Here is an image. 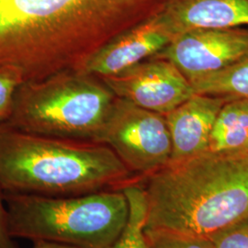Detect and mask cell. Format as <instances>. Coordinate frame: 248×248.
Listing matches in <instances>:
<instances>
[{
  "label": "cell",
  "mask_w": 248,
  "mask_h": 248,
  "mask_svg": "<svg viewBox=\"0 0 248 248\" xmlns=\"http://www.w3.org/2000/svg\"><path fill=\"white\" fill-rule=\"evenodd\" d=\"M129 214L124 230L108 248H148L145 234L147 202L143 186L136 181L124 186Z\"/></svg>",
  "instance_id": "5bb4252c"
},
{
  "label": "cell",
  "mask_w": 248,
  "mask_h": 248,
  "mask_svg": "<svg viewBox=\"0 0 248 248\" xmlns=\"http://www.w3.org/2000/svg\"><path fill=\"white\" fill-rule=\"evenodd\" d=\"M94 78L81 71L63 72L24 81L9 121L2 125L37 135L100 142L116 97Z\"/></svg>",
  "instance_id": "5b68a950"
},
{
  "label": "cell",
  "mask_w": 248,
  "mask_h": 248,
  "mask_svg": "<svg viewBox=\"0 0 248 248\" xmlns=\"http://www.w3.org/2000/svg\"><path fill=\"white\" fill-rule=\"evenodd\" d=\"M248 145V98L224 103L213 124L209 151L247 153Z\"/></svg>",
  "instance_id": "7c38bea8"
},
{
  "label": "cell",
  "mask_w": 248,
  "mask_h": 248,
  "mask_svg": "<svg viewBox=\"0 0 248 248\" xmlns=\"http://www.w3.org/2000/svg\"><path fill=\"white\" fill-rule=\"evenodd\" d=\"M189 83L194 94L248 98V55Z\"/></svg>",
  "instance_id": "4fadbf2b"
},
{
  "label": "cell",
  "mask_w": 248,
  "mask_h": 248,
  "mask_svg": "<svg viewBox=\"0 0 248 248\" xmlns=\"http://www.w3.org/2000/svg\"><path fill=\"white\" fill-rule=\"evenodd\" d=\"M142 3H145L147 5H151V6H157L159 5L161 0H140Z\"/></svg>",
  "instance_id": "ffe728a7"
},
{
  "label": "cell",
  "mask_w": 248,
  "mask_h": 248,
  "mask_svg": "<svg viewBox=\"0 0 248 248\" xmlns=\"http://www.w3.org/2000/svg\"><path fill=\"white\" fill-rule=\"evenodd\" d=\"M246 152H247V153H248V147H247V151H246Z\"/></svg>",
  "instance_id": "44dd1931"
},
{
  "label": "cell",
  "mask_w": 248,
  "mask_h": 248,
  "mask_svg": "<svg viewBox=\"0 0 248 248\" xmlns=\"http://www.w3.org/2000/svg\"><path fill=\"white\" fill-rule=\"evenodd\" d=\"M213 248H248V217L209 237Z\"/></svg>",
  "instance_id": "e0dca14e"
},
{
  "label": "cell",
  "mask_w": 248,
  "mask_h": 248,
  "mask_svg": "<svg viewBox=\"0 0 248 248\" xmlns=\"http://www.w3.org/2000/svg\"><path fill=\"white\" fill-rule=\"evenodd\" d=\"M154 13L173 37L200 29L248 26V0H162Z\"/></svg>",
  "instance_id": "8fae6325"
},
{
  "label": "cell",
  "mask_w": 248,
  "mask_h": 248,
  "mask_svg": "<svg viewBox=\"0 0 248 248\" xmlns=\"http://www.w3.org/2000/svg\"><path fill=\"white\" fill-rule=\"evenodd\" d=\"M101 79L117 98L163 115L194 94L190 83L177 67L156 56Z\"/></svg>",
  "instance_id": "ba28073f"
},
{
  "label": "cell",
  "mask_w": 248,
  "mask_h": 248,
  "mask_svg": "<svg viewBox=\"0 0 248 248\" xmlns=\"http://www.w3.org/2000/svg\"><path fill=\"white\" fill-rule=\"evenodd\" d=\"M11 239L8 229L4 192L0 186V248H14Z\"/></svg>",
  "instance_id": "ac0fdd59"
},
{
  "label": "cell",
  "mask_w": 248,
  "mask_h": 248,
  "mask_svg": "<svg viewBox=\"0 0 248 248\" xmlns=\"http://www.w3.org/2000/svg\"><path fill=\"white\" fill-rule=\"evenodd\" d=\"M133 174L105 143L53 138L0 125L3 192L82 195L122 189Z\"/></svg>",
  "instance_id": "3957f363"
},
{
  "label": "cell",
  "mask_w": 248,
  "mask_h": 248,
  "mask_svg": "<svg viewBox=\"0 0 248 248\" xmlns=\"http://www.w3.org/2000/svg\"><path fill=\"white\" fill-rule=\"evenodd\" d=\"M145 229L194 236L248 217V153L206 151L147 177Z\"/></svg>",
  "instance_id": "6da1fadb"
},
{
  "label": "cell",
  "mask_w": 248,
  "mask_h": 248,
  "mask_svg": "<svg viewBox=\"0 0 248 248\" xmlns=\"http://www.w3.org/2000/svg\"><path fill=\"white\" fill-rule=\"evenodd\" d=\"M154 10L140 0H0V66L36 79L45 51L72 40H109Z\"/></svg>",
  "instance_id": "7a4b0ae2"
},
{
  "label": "cell",
  "mask_w": 248,
  "mask_h": 248,
  "mask_svg": "<svg viewBox=\"0 0 248 248\" xmlns=\"http://www.w3.org/2000/svg\"><path fill=\"white\" fill-rule=\"evenodd\" d=\"M224 100L193 94L166 114L172 152L169 164L179 163L209 150L213 124Z\"/></svg>",
  "instance_id": "30bf717a"
},
{
  "label": "cell",
  "mask_w": 248,
  "mask_h": 248,
  "mask_svg": "<svg viewBox=\"0 0 248 248\" xmlns=\"http://www.w3.org/2000/svg\"><path fill=\"white\" fill-rule=\"evenodd\" d=\"M32 248H76L66 246V245H62V244H57V243H52V242H45V241H39V242H34V247Z\"/></svg>",
  "instance_id": "d6986e66"
},
{
  "label": "cell",
  "mask_w": 248,
  "mask_h": 248,
  "mask_svg": "<svg viewBox=\"0 0 248 248\" xmlns=\"http://www.w3.org/2000/svg\"><path fill=\"white\" fill-rule=\"evenodd\" d=\"M248 55V30L200 29L174 36L156 57L172 62L188 82Z\"/></svg>",
  "instance_id": "52a82bcc"
},
{
  "label": "cell",
  "mask_w": 248,
  "mask_h": 248,
  "mask_svg": "<svg viewBox=\"0 0 248 248\" xmlns=\"http://www.w3.org/2000/svg\"><path fill=\"white\" fill-rule=\"evenodd\" d=\"M100 142L111 148L133 174L150 176L168 166L172 144L166 117L116 97Z\"/></svg>",
  "instance_id": "8992f818"
},
{
  "label": "cell",
  "mask_w": 248,
  "mask_h": 248,
  "mask_svg": "<svg viewBox=\"0 0 248 248\" xmlns=\"http://www.w3.org/2000/svg\"><path fill=\"white\" fill-rule=\"evenodd\" d=\"M9 235L76 248H108L127 222L123 189L72 196L4 192Z\"/></svg>",
  "instance_id": "277c9868"
},
{
  "label": "cell",
  "mask_w": 248,
  "mask_h": 248,
  "mask_svg": "<svg viewBox=\"0 0 248 248\" xmlns=\"http://www.w3.org/2000/svg\"><path fill=\"white\" fill-rule=\"evenodd\" d=\"M24 81L25 77L20 69L11 65L0 66V125L9 121L15 95Z\"/></svg>",
  "instance_id": "2e32d148"
},
{
  "label": "cell",
  "mask_w": 248,
  "mask_h": 248,
  "mask_svg": "<svg viewBox=\"0 0 248 248\" xmlns=\"http://www.w3.org/2000/svg\"><path fill=\"white\" fill-rule=\"evenodd\" d=\"M148 248H213L210 238L161 229H145Z\"/></svg>",
  "instance_id": "9a60e30c"
},
{
  "label": "cell",
  "mask_w": 248,
  "mask_h": 248,
  "mask_svg": "<svg viewBox=\"0 0 248 248\" xmlns=\"http://www.w3.org/2000/svg\"><path fill=\"white\" fill-rule=\"evenodd\" d=\"M172 39L153 13L89 53L81 62L79 71L101 78L113 76L157 54Z\"/></svg>",
  "instance_id": "9c48e42d"
}]
</instances>
